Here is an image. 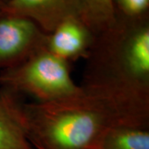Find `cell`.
I'll return each instance as SVG.
<instances>
[{"instance_id":"cell-1","label":"cell","mask_w":149,"mask_h":149,"mask_svg":"<svg viewBox=\"0 0 149 149\" xmlns=\"http://www.w3.org/2000/svg\"><path fill=\"white\" fill-rule=\"evenodd\" d=\"M22 116L34 149H96L113 127H149V112L81 86L74 95L53 101L22 103Z\"/></svg>"},{"instance_id":"cell-2","label":"cell","mask_w":149,"mask_h":149,"mask_svg":"<svg viewBox=\"0 0 149 149\" xmlns=\"http://www.w3.org/2000/svg\"><path fill=\"white\" fill-rule=\"evenodd\" d=\"M85 60L82 88L149 112L148 14L117 13L111 27L95 35Z\"/></svg>"},{"instance_id":"cell-3","label":"cell","mask_w":149,"mask_h":149,"mask_svg":"<svg viewBox=\"0 0 149 149\" xmlns=\"http://www.w3.org/2000/svg\"><path fill=\"white\" fill-rule=\"evenodd\" d=\"M70 63L46 47L20 63L3 69L0 86L17 94L26 93L39 102H49L72 95L80 90L70 77Z\"/></svg>"},{"instance_id":"cell-4","label":"cell","mask_w":149,"mask_h":149,"mask_svg":"<svg viewBox=\"0 0 149 149\" xmlns=\"http://www.w3.org/2000/svg\"><path fill=\"white\" fill-rule=\"evenodd\" d=\"M47 33L32 20L16 15L0 16V68L5 69L46 47Z\"/></svg>"},{"instance_id":"cell-5","label":"cell","mask_w":149,"mask_h":149,"mask_svg":"<svg viewBox=\"0 0 149 149\" xmlns=\"http://www.w3.org/2000/svg\"><path fill=\"white\" fill-rule=\"evenodd\" d=\"M84 0H8L3 14L24 17L50 33L62 22L81 19Z\"/></svg>"},{"instance_id":"cell-6","label":"cell","mask_w":149,"mask_h":149,"mask_svg":"<svg viewBox=\"0 0 149 149\" xmlns=\"http://www.w3.org/2000/svg\"><path fill=\"white\" fill-rule=\"evenodd\" d=\"M95 35L79 17H71L60 23L47 33L46 48L67 62L86 59Z\"/></svg>"},{"instance_id":"cell-7","label":"cell","mask_w":149,"mask_h":149,"mask_svg":"<svg viewBox=\"0 0 149 149\" xmlns=\"http://www.w3.org/2000/svg\"><path fill=\"white\" fill-rule=\"evenodd\" d=\"M20 95L0 87V149H34L22 123Z\"/></svg>"},{"instance_id":"cell-8","label":"cell","mask_w":149,"mask_h":149,"mask_svg":"<svg viewBox=\"0 0 149 149\" xmlns=\"http://www.w3.org/2000/svg\"><path fill=\"white\" fill-rule=\"evenodd\" d=\"M96 149H149L148 128L120 125L110 128Z\"/></svg>"},{"instance_id":"cell-9","label":"cell","mask_w":149,"mask_h":149,"mask_svg":"<svg viewBox=\"0 0 149 149\" xmlns=\"http://www.w3.org/2000/svg\"><path fill=\"white\" fill-rule=\"evenodd\" d=\"M117 13L113 0H84L81 20L97 35L114 23Z\"/></svg>"},{"instance_id":"cell-10","label":"cell","mask_w":149,"mask_h":149,"mask_svg":"<svg viewBox=\"0 0 149 149\" xmlns=\"http://www.w3.org/2000/svg\"><path fill=\"white\" fill-rule=\"evenodd\" d=\"M116 13L127 17H140L148 14L149 0H113Z\"/></svg>"},{"instance_id":"cell-11","label":"cell","mask_w":149,"mask_h":149,"mask_svg":"<svg viewBox=\"0 0 149 149\" xmlns=\"http://www.w3.org/2000/svg\"><path fill=\"white\" fill-rule=\"evenodd\" d=\"M8 0H0V16L3 15V12Z\"/></svg>"}]
</instances>
